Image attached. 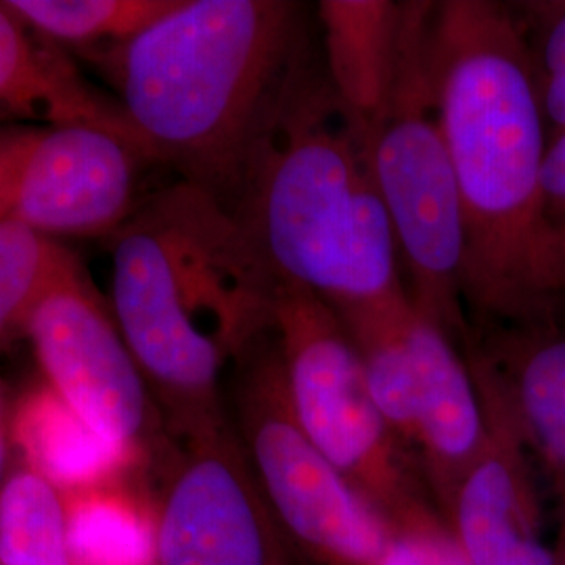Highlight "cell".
Instances as JSON below:
<instances>
[{
  "label": "cell",
  "mask_w": 565,
  "mask_h": 565,
  "mask_svg": "<svg viewBox=\"0 0 565 565\" xmlns=\"http://www.w3.org/2000/svg\"><path fill=\"white\" fill-rule=\"evenodd\" d=\"M434 72L463 214L471 327L557 321L565 298L545 198L548 130L511 4L436 2Z\"/></svg>",
  "instance_id": "1"
},
{
  "label": "cell",
  "mask_w": 565,
  "mask_h": 565,
  "mask_svg": "<svg viewBox=\"0 0 565 565\" xmlns=\"http://www.w3.org/2000/svg\"><path fill=\"white\" fill-rule=\"evenodd\" d=\"M279 282L226 203L179 181L114 233L111 315L170 440L231 424L223 371L273 335Z\"/></svg>",
  "instance_id": "2"
},
{
  "label": "cell",
  "mask_w": 565,
  "mask_h": 565,
  "mask_svg": "<svg viewBox=\"0 0 565 565\" xmlns=\"http://www.w3.org/2000/svg\"><path fill=\"white\" fill-rule=\"evenodd\" d=\"M279 282L333 308L406 291L371 128L303 57L223 198Z\"/></svg>",
  "instance_id": "3"
},
{
  "label": "cell",
  "mask_w": 565,
  "mask_h": 565,
  "mask_svg": "<svg viewBox=\"0 0 565 565\" xmlns=\"http://www.w3.org/2000/svg\"><path fill=\"white\" fill-rule=\"evenodd\" d=\"M291 0H181L118 46L121 109L149 162L231 191L282 86L306 57Z\"/></svg>",
  "instance_id": "4"
},
{
  "label": "cell",
  "mask_w": 565,
  "mask_h": 565,
  "mask_svg": "<svg viewBox=\"0 0 565 565\" xmlns=\"http://www.w3.org/2000/svg\"><path fill=\"white\" fill-rule=\"evenodd\" d=\"M436 2H403L396 76L371 126V162L394 228L404 287L429 323L467 350L463 214L446 147L434 72Z\"/></svg>",
  "instance_id": "5"
},
{
  "label": "cell",
  "mask_w": 565,
  "mask_h": 565,
  "mask_svg": "<svg viewBox=\"0 0 565 565\" xmlns=\"http://www.w3.org/2000/svg\"><path fill=\"white\" fill-rule=\"evenodd\" d=\"M273 335L303 434L385 522L401 527L440 511L415 459L373 403L361 356L335 308L281 287Z\"/></svg>",
  "instance_id": "6"
},
{
  "label": "cell",
  "mask_w": 565,
  "mask_h": 565,
  "mask_svg": "<svg viewBox=\"0 0 565 565\" xmlns=\"http://www.w3.org/2000/svg\"><path fill=\"white\" fill-rule=\"evenodd\" d=\"M235 366V431L287 545L317 565H375L392 525L303 434L275 335Z\"/></svg>",
  "instance_id": "7"
},
{
  "label": "cell",
  "mask_w": 565,
  "mask_h": 565,
  "mask_svg": "<svg viewBox=\"0 0 565 565\" xmlns=\"http://www.w3.org/2000/svg\"><path fill=\"white\" fill-rule=\"evenodd\" d=\"M141 147L86 124L0 128V223L46 237L116 233L137 210Z\"/></svg>",
  "instance_id": "8"
},
{
  "label": "cell",
  "mask_w": 565,
  "mask_h": 565,
  "mask_svg": "<svg viewBox=\"0 0 565 565\" xmlns=\"http://www.w3.org/2000/svg\"><path fill=\"white\" fill-rule=\"evenodd\" d=\"M153 457L158 565H294L233 425Z\"/></svg>",
  "instance_id": "9"
},
{
  "label": "cell",
  "mask_w": 565,
  "mask_h": 565,
  "mask_svg": "<svg viewBox=\"0 0 565 565\" xmlns=\"http://www.w3.org/2000/svg\"><path fill=\"white\" fill-rule=\"evenodd\" d=\"M23 333L34 343L46 384L99 434L147 461L162 448L168 436L160 413L78 258L42 294Z\"/></svg>",
  "instance_id": "10"
},
{
  "label": "cell",
  "mask_w": 565,
  "mask_h": 565,
  "mask_svg": "<svg viewBox=\"0 0 565 565\" xmlns=\"http://www.w3.org/2000/svg\"><path fill=\"white\" fill-rule=\"evenodd\" d=\"M486 417V443L465 471L445 520L469 565H555V546L543 539V513L530 448L484 356L465 350Z\"/></svg>",
  "instance_id": "11"
},
{
  "label": "cell",
  "mask_w": 565,
  "mask_h": 565,
  "mask_svg": "<svg viewBox=\"0 0 565 565\" xmlns=\"http://www.w3.org/2000/svg\"><path fill=\"white\" fill-rule=\"evenodd\" d=\"M413 350L417 363L415 461L445 515L465 471L484 448V406L463 350L419 310L413 323Z\"/></svg>",
  "instance_id": "12"
},
{
  "label": "cell",
  "mask_w": 565,
  "mask_h": 565,
  "mask_svg": "<svg viewBox=\"0 0 565 565\" xmlns=\"http://www.w3.org/2000/svg\"><path fill=\"white\" fill-rule=\"evenodd\" d=\"M522 427L525 445L565 503V331L557 321L492 324L473 331Z\"/></svg>",
  "instance_id": "13"
},
{
  "label": "cell",
  "mask_w": 565,
  "mask_h": 565,
  "mask_svg": "<svg viewBox=\"0 0 565 565\" xmlns=\"http://www.w3.org/2000/svg\"><path fill=\"white\" fill-rule=\"evenodd\" d=\"M28 467L61 494L120 484L147 459L99 434L49 384L23 394L11 422Z\"/></svg>",
  "instance_id": "14"
},
{
  "label": "cell",
  "mask_w": 565,
  "mask_h": 565,
  "mask_svg": "<svg viewBox=\"0 0 565 565\" xmlns=\"http://www.w3.org/2000/svg\"><path fill=\"white\" fill-rule=\"evenodd\" d=\"M324 76L338 99L371 128L384 111L396 76L403 2L323 0Z\"/></svg>",
  "instance_id": "15"
},
{
  "label": "cell",
  "mask_w": 565,
  "mask_h": 565,
  "mask_svg": "<svg viewBox=\"0 0 565 565\" xmlns=\"http://www.w3.org/2000/svg\"><path fill=\"white\" fill-rule=\"evenodd\" d=\"M0 109L44 124L97 126L139 145L121 105L103 99L70 63L32 42L28 25L4 2H0Z\"/></svg>",
  "instance_id": "16"
},
{
  "label": "cell",
  "mask_w": 565,
  "mask_h": 565,
  "mask_svg": "<svg viewBox=\"0 0 565 565\" xmlns=\"http://www.w3.org/2000/svg\"><path fill=\"white\" fill-rule=\"evenodd\" d=\"M363 363L369 394L404 450L415 459L417 363L413 323L417 308L408 294L335 308ZM417 463V461H415Z\"/></svg>",
  "instance_id": "17"
},
{
  "label": "cell",
  "mask_w": 565,
  "mask_h": 565,
  "mask_svg": "<svg viewBox=\"0 0 565 565\" xmlns=\"http://www.w3.org/2000/svg\"><path fill=\"white\" fill-rule=\"evenodd\" d=\"M72 565H158L156 505L126 486L61 494Z\"/></svg>",
  "instance_id": "18"
},
{
  "label": "cell",
  "mask_w": 565,
  "mask_h": 565,
  "mask_svg": "<svg viewBox=\"0 0 565 565\" xmlns=\"http://www.w3.org/2000/svg\"><path fill=\"white\" fill-rule=\"evenodd\" d=\"M0 565H72L63 497L30 467L0 490Z\"/></svg>",
  "instance_id": "19"
},
{
  "label": "cell",
  "mask_w": 565,
  "mask_h": 565,
  "mask_svg": "<svg viewBox=\"0 0 565 565\" xmlns=\"http://www.w3.org/2000/svg\"><path fill=\"white\" fill-rule=\"evenodd\" d=\"M181 0H7L30 30L67 44L135 39L179 7Z\"/></svg>",
  "instance_id": "20"
},
{
  "label": "cell",
  "mask_w": 565,
  "mask_h": 565,
  "mask_svg": "<svg viewBox=\"0 0 565 565\" xmlns=\"http://www.w3.org/2000/svg\"><path fill=\"white\" fill-rule=\"evenodd\" d=\"M74 258L53 237L21 224L0 223V343L25 329L42 294Z\"/></svg>",
  "instance_id": "21"
},
{
  "label": "cell",
  "mask_w": 565,
  "mask_h": 565,
  "mask_svg": "<svg viewBox=\"0 0 565 565\" xmlns=\"http://www.w3.org/2000/svg\"><path fill=\"white\" fill-rule=\"evenodd\" d=\"M509 4L524 36L551 141L565 132V0Z\"/></svg>",
  "instance_id": "22"
},
{
  "label": "cell",
  "mask_w": 565,
  "mask_h": 565,
  "mask_svg": "<svg viewBox=\"0 0 565 565\" xmlns=\"http://www.w3.org/2000/svg\"><path fill=\"white\" fill-rule=\"evenodd\" d=\"M375 565H469L445 515L434 511L413 524L392 527V536Z\"/></svg>",
  "instance_id": "23"
},
{
  "label": "cell",
  "mask_w": 565,
  "mask_h": 565,
  "mask_svg": "<svg viewBox=\"0 0 565 565\" xmlns=\"http://www.w3.org/2000/svg\"><path fill=\"white\" fill-rule=\"evenodd\" d=\"M545 198L548 214H565V132L548 141L545 160Z\"/></svg>",
  "instance_id": "24"
},
{
  "label": "cell",
  "mask_w": 565,
  "mask_h": 565,
  "mask_svg": "<svg viewBox=\"0 0 565 565\" xmlns=\"http://www.w3.org/2000/svg\"><path fill=\"white\" fill-rule=\"evenodd\" d=\"M553 231H555V256H557V270H559V282L562 294L565 298V214L553 216Z\"/></svg>",
  "instance_id": "25"
},
{
  "label": "cell",
  "mask_w": 565,
  "mask_h": 565,
  "mask_svg": "<svg viewBox=\"0 0 565 565\" xmlns=\"http://www.w3.org/2000/svg\"><path fill=\"white\" fill-rule=\"evenodd\" d=\"M555 565H565V503H559V525L555 539Z\"/></svg>",
  "instance_id": "26"
},
{
  "label": "cell",
  "mask_w": 565,
  "mask_h": 565,
  "mask_svg": "<svg viewBox=\"0 0 565 565\" xmlns=\"http://www.w3.org/2000/svg\"><path fill=\"white\" fill-rule=\"evenodd\" d=\"M4 413H2V401H0V473H2V465H4Z\"/></svg>",
  "instance_id": "27"
}]
</instances>
